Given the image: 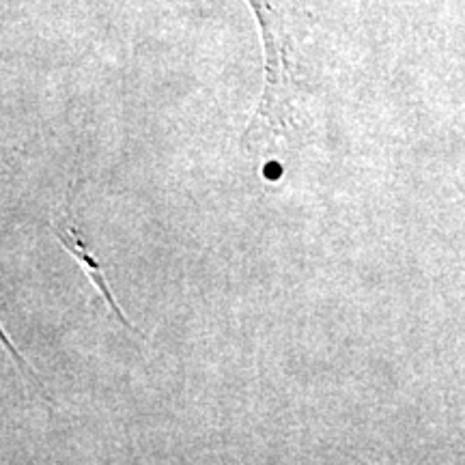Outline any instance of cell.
<instances>
[{
  "instance_id": "6da1fadb",
  "label": "cell",
  "mask_w": 465,
  "mask_h": 465,
  "mask_svg": "<svg viewBox=\"0 0 465 465\" xmlns=\"http://www.w3.org/2000/svg\"><path fill=\"white\" fill-rule=\"evenodd\" d=\"M54 237H56L58 242L63 243V246L67 248V252L72 254V257H74L75 261H78L80 267H83V270H84V274L91 278L93 287L100 291V295L104 298V302H106V304H108L110 312H113V315L116 317V322L124 323L125 328L134 330L132 323L127 322L124 312H121L119 304H116L113 291H110L108 282H106V276H104V272H102V265L97 263L95 254H93L91 250L86 248V243H84V240H83V235H80V231L75 229L74 224L56 223V224H54Z\"/></svg>"
}]
</instances>
